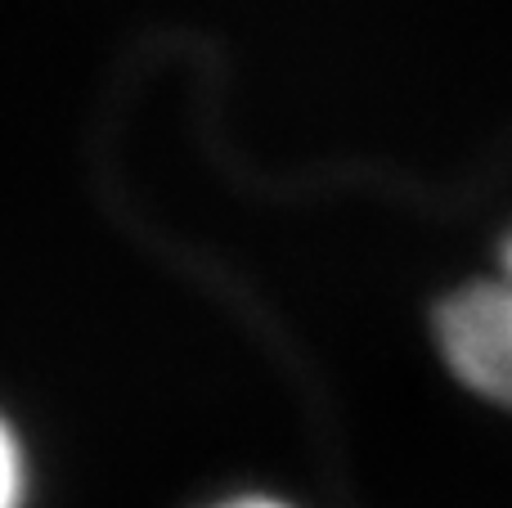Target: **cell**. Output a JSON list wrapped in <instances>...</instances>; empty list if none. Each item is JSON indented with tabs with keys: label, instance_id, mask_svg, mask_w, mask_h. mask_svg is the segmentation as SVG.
I'll return each instance as SVG.
<instances>
[{
	"label": "cell",
	"instance_id": "6da1fadb",
	"mask_svg": "<svg viewBox=\"0 0 512 508\" xmlns=\"http://www.w3.org/2000/svg\"><path fill=\"white\" fill-rule=\"evenodd\" d=\"M450 369L477 396L512 410V239L495 279L459 288L436 315Z\"/></svg>",
	"mask_w": 512,
	"mask_h": 508
},
{
	"label": "cell",
	"instance_id": "7a4b0ae2",
	"mask_svg": "<svg viewBox=\"0 0 512 508\" xmlns=\"http://www.w3.org/2000/svg\"><path fill=\"white\" fill-rule=\"evenodd\" d=\"M23 504V455H18L14 432L0 423V508Z\"/></svg>",
	"mask_w": 512,
	"mask_h": 508
},
{
	"label": "cell",
	"instance_id": "3957f363",
	"mask_svg": "<svg viewBox=\"0 0 512 508\" xmlns=\"http://www.w3.org/2000/svg\"><path fill=\"white\" fill-rule=\"evenodd\" d=\"M216 508H288V504L265 500V495H239V500H225V504H216Z\"/></svg>",
	"mask_w": 512,
	"mask_h": 508
}]
</instances>
